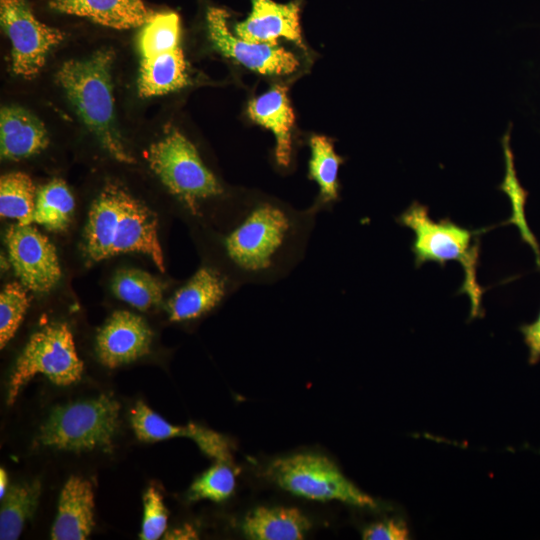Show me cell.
<instances>
[{
    "instance_id": "obj_2",
    "label": "cell",
    "mask_w": 540,
    "mask_h": 540,
    "mask_svg": "<svg viewBox=\"0 0 540 540\" xmlns=\"http://www.w3.org/2000/svg\"><path fill=\"white\" fill-rule=\"evenodd\" d=\"M82 249L90 263L121 253H142L165 271L157 214L114 183L107 184L91 204Z\"/></svg>"
},
{
    "instance_id": "obj_12",
    "label": "cell",
    "mask_w": 540,
    "mask_h": 540,
    "mask_svg": "<svg viewBox=\"0 0 540 540\" xmlns=\"http://www.w3.org/2000/svg\"><path fill=\"white\" fill-rule=\"evenodd\" d=\"M153 332L144 319L128 311L114 312L96 337L99 361L116 368L148 354Z\"/></svg>"
},
{
    "instance_id": "obj_31",
    "label": "cell",
    "mask_w": 540,
    "mask_h": 540,
    "mask_svg": "<svg viewBox=\"0 0 540 540\" xmlns=\"http://www.w3.org/2000/svg\"><path fill=\"white\" fill-rule=\"evenodd\" d=\"M144 516L139 534L142 540H157L167 529L168 510L161 494L153 487L143 495Z\"/></svg>"
},
{
    "instance_id": "obj_22",
    "label": "cell",
    "mask_w": 540,
    "mask_h": 540,
    "mask_svg": "<svg viewBox=\"0 0 540 540\" xmlns=\"http://www.w3.org/2000/svg\"><path fill=\"white\" fill-rule=\"evenodd\" d=\"M41 493L39 480L22 482L8 488L0 510V539H17L25 522L34 514Z\"/></svg>"
},
{
    "instance_id": "obj_34",
    "label": "cell",
    "mask_w": 540,
    "mask_h": 540,
    "mask_svg": "<svg viewBox=\"0 0 540 540\" xmlns=\"http://www.w3.org/2000/svg\"><path fill=\"white\" fill-rule=\"evenodd\" d=\"M520 331L529 349V363L536 364L540 360V312L534 322L522 325Z\"/></svg>"
},
{
    "instance_id": "obj_13",
    "label": "cell",
    "mask_w": 540,
    "mask_h": 540,
    "mask_svg": "<svg viewBox=\"0 0 540 540\" xmlns=\"http://www.w3.org/2000/svg\"><path fill=\"white\" fill-rule=\"evenodd\" d=\"M237 282L221 269L203 265L183 284L166 303L171 322L201 318L215 309Z\"/></svg>"
},
{
    "instance_id": "obj_32",
    "label": "cell",
    "mask_w": 540,
    "mask_h": 540,
    "mask_svg": "<svg viewBox=\"0 0 540 540\" xmlns=\"http://www.w3.org/2000/svg\"><path fill=\"white\" fill-rule=\"evenodd\" d=\"M189 437L199 449L216 461H231V450L228 439L222 434L195 423H188Z\"/></svg>"
},
{
    "instance_id": "obj_27",
    "label": "cell",
    "mask_w": 540,
    "mask_h": 540,
    "mask_svg": "<svg viewBox=\"0 0 540 540\" xmlns=\"http://www.w3.org/2000/svg\"><path fill=\"white\" fill-rule=\"evenodd\" d=\"M179 43L180 19L174 12L152 14L138 37L141 58L173 50Z\"/></svg>"
},
{
    "instance_id": "obj_17",
    "label": "cell",
    "mask_w": 540,
    "mask_h": 540,
    "mask_svg": "<svg viewBox=\"0 0 540 540\" xmlns=\"http://www.w3.org/2000/svg\"><path fill=\"white\" fill-rule=\"evenodd\" d=\"M49 143L44 124L28 110L2 107L0 113V153L5 160H21L43 151Z\"/></svg>"
},
{
    "instance_id": "obj_35",
    "label": "cell",
    "mask_w": 540,
    "mask_h": 540,
    "mask_svg": "<svg viewBox=\"0 0 540 540\" xmlns=\"http://www.w3.org/2000/svg\"><path fill=\"white\" fill-rule=\"evenodd\" d=\"M196 532L192 527L186 526L179 529H174L172 532L166 534V539H192L196 538Z\"/></svg>"
},
{
    "instance_id": "obj_18",
    "label": "cell",
    "mask_w": 540,
    "mask_h": 540,
    "mask_svg": "<svg viewBox=\"0 0 540 540\" xmlns=\"http://www.w3.org/2000/svg\"><path fill=\"white\" fill-rule=\"evenodd\" d=\"M49 6L115 29L142 27L152 15L142 0H51Z\"/></svg>"
},
{
    "instance_id": "obj_9",
    "label": "cell",
    "mask_w": 540,
    "mask_h": 540,
    "mask_svg": "<svg viewBox=\"0 0 540 540\" xmlns=\"http://www.w3.org/2000/svg\"><path fill=\"white\" fill-rule=\"evenodd\" d=\"M0 22L11 43L12 71L30 79L64 33L39 21L25 0H0Z\"/></svg>"
},
{
    "instance_id": "obj_1",
    "label": "cell",
    "mask_w": 540,
    "mask_h": 540,
    "mask_svg": "<svg viewBox=\"0 0 540 540\" xmlns=\"http://www.w3.org/2000/svg\"><path fill=\"white\" fill-rule=\"evenodd\" d=\"M319 210L272 199L247 200L222 237L228 274L241 284H271L303 259Z\"/></svg>"
},
{
    "instance_id": "obj_16",
    "label": "cell",
    "mask_w": 540,
    "mask_h": 540,
    "mask_svg": "<svg viewBox=\"0 0 540 540\" xmlns=\"http://www.w3.org/2000/svg\"><path fill=\"white\" fill-rule=\"evenodd\" d=\"M248 116L259 125L269 129L275 137V160L278 166L287 168L292 161V128L294 112L287 95V88L275 85L264 94L252 99L247 107Z\"/></svg>"
},
{
    "instance_id": "obj_26",
    "label": "cell",
    "mask_w": 540,
    "mask_h": 540,
    "mask_svg": "<svg viewBox=\"0 0 540 540\" xmlns=\"http://www.w3.org/2000/svg\"><path fill=\"white\" fill-rule=\"evenodd\" d=\"M37 190L31 178L22 172H12L0 179V215L29 225L35 209Z\"/></svg>"
},
{
    "instance_id": "obj_8",
    "label": "cell",
    "mask_w": 540,
    "mask_h": 540,
    "mask_svg": "<svg viewBox=\"0 0 540 540\" xmlns=\"http://www.w3.org/2000/svg\"><path fill=\"white\" fill-rule=\"evenodd\" d=\"M82 372L83 362L68 325L49 324L30 337L18 357L8 382L7 404L13 405L21 389L38 374L55 385L69 386L80 381Z\"/></svg>"
},
{
    "instance_id": "obj_36",
    "label": "cell",
    "mask_w": 540,
    "mask_h": 540,
    "mask_svg": "<svg viewBox=\"0 0 540 540\" xmlns=\"http://www.w3.org/2000/svg\"><path fill=\"white\" fill-rule=\"evenodd\" d=\"M8 490V476L4 468H0V498L3 499Z\"/></svg>"
},
{
    "instance_id": "obj_29",
    "label": "cell",
    "mask_w": 540,
    "mask_h": 540,
    "mask_svg": "<svg viewBox=\"0 0 540 540\" xmlns=\"http://www.w3.org/2000/svg\"><path fill=\"white\" fill-rule=\"evenodd\" d=\"M131 424L139 441L157 442L174 437H189V426L173 425L138 401L131 410Z\"/></svg>"
},
{
    "instance_id": "obj_4",
    "label": "cell",
    "mask_w": 540,
    "mask_h": 540,
    "mask_svg": "<svg viewBox=\"0 0 540 540\" xmlns=\"http://www.w3.org/2000/svg\"><path fill=\"white\" fill-rule=\"evenodd\" d=\"M397 222L410 228L415 238L411 250L416 267L426 262L441 267L449 261H458L464 270V281L459 293L467 294L471 301V318L482 315L481 299L485 291L476 280L480 244L478 235L484 230L464 228L449 218L434 221L428 208L417 201L403 211Z\"/></svg>"
},
{
    "instance_id": "obj_20",
    "label": "cell",
    "mask_w": 540,
    "mask_h": 540,
    "mask_svg": "<svg viewBox=\"0 0 540 540\" xmlns=\"http://www.w3.org/2000/svg\"><path fill=\"white\" fill-rule=\"evenodd\" d=\"M188 84L187 64L181 47L142 57L138 79L141 97H153L177 91Z\"/></svg>"
},
{
    "instance_id": "obj_19",
    "label": "cell",
    "mask_w": 540,
    "mask_h": 540,
    "mask_svg": "<svg viewBox=\"0 0 540 540\" xmlns=\"http://www.w3.org/2000/svg\"><path fill=\"white\" fill-rule=\"evenodd\" d=\"M311 520L294 507L259 506L244 517L241 529L253 540H300L311 529Z\"/></svg>"
},
{
    "instance_id": "obj_28",
    "label": "cell",
    "mask_w": 540,
    "mask_h": 540,
    "mask_svg": "<svg viewBox=\"0 0 540 540\" xmlns=\"http://www.w3.org/2000/svg\"><path fill=\"white\" fill-rule=\"evenodd\" d=\"M235 485L234 470L228 462L217 461L195 479L189 488L187 498L192 502L203 499L223 502L232 495Z\"/></svg>"
},
{
    "instance_id": "obj_21",
    "label": "cell",
    "mask_w": 540,
    "mask_h": 540,
    "mask_svg": "<svg viewBox=\"0 0 540 540\" xmlns=\"http://www.w3.org/2000/svg\"><path fill=\"white\" fill-rule=\"evenodd\" d=\"M309 145L311 154L308 164V177L319 188L313 206L321 211L333 206L339 199L340 183L338 173L344 158L336 153L333 141L326 136L313 135L310 138Z\"/></svg>"
},
{
    "instance_id": "obj_14",
    "label": "cell",
    "mask_w": 540,
    "mask_h": 540,
    "mask_svg": "<svg viewBox=\"0 0 540 540\" xmlns=\"http://www.w3.org/2000/svg\"><path fill=\"white\" fill-rule=\"evenodd\" d=\"M237 36L253 42L277 43L279 38L303 44L300 26V5L273 0H251L248 17L235 26Z\"/></svg>"
},
{
    "instance_id": "obj_6",
    "label": "cell",
    "mask_w": 540,
    "mask_h": 540,
    "mask_svg": "<svg viewBox=\"0 0 540 540\" xmlns=\"http://www.w3.org/2000/svg\"><path fill=\"white\" fill-rule=\"evenodd\" d=\"M119 402L110 395L55 407L40 427L37 442L57 450H108L119 429Z\"/></svg>"
},
{
    "instance_id": "obj_30",
    "label": "cell",
    "mask_w": 540,
    "mask_h": 540,
    "mask_svg": "<svg viewBox=\"0 0 540 540\" xmlns=\"http://www.w3.org/2000/svg\"><path fill=\"white\" fill-rule=\"evenodd\" d=\"M29 307L26 288L12 282L0 293V348L3 349L14 337Z\"/></svg>"
},
{
    "instance_id": "obj_15",
    "label": "cell",
    "mask_w": 540,
    "mask_h": 540,
    "mask_svg": "<svg viewBox=\"0 0 540 540\" xmlns=\"http://www.w3.org/2000/svg\"><path fill=\"white\" fill-rule=\"evenodd\" d=\"M94 492L90 481L71 476L63 486L52 526L53 540H84L94 525Z\"/></svg>"
},
{
    "instance_id": "obj_11",
    "label": "cell",
    "mask_w": 540,
    "mask_h": 540,
    "mask_svg": "<svg viewBox=\"0 0 540 540\" xmlns=\"http://www.w3.org/2000/svg\"><path fill=\"white\" fill-rule=\"evenodd\" d=\"M207 27L213 46L224 56L244 67L265 75L289 74L298 67V60L291 52L277 43L253 42L230 32L228 13L220 8H209Z\"/></svg>"
},
{
    "instance_id": "obj_7",
    "label": "cell",
    "mask_w": 540,
    "mask_h": 540,
    "mask_svg": "<svg viewBox=\"0 0 540 540\" xmlns=\"http://www.w3.org/2000/svg\"><path fill=\"white\" fill-rule=\"evenodd\" d=\"M265 475L281 489L305 499L335 500L362 508L378 505L324 455L298 453L277 458L267 466Z\"/></svg>"
},
{
    "instance_id": "obj_25",
    "label": "cell",
    "mask_w": 540,
    "mask_h": 540,
    "mask_svg": "<svg viewBox=\"0 0 540 540\" xmlns=\"http://www.w3.org/2000/svg\"><path fill=\"white\" fill-rule=\"evenodd\" d=\"M111 286L117 298L141 311L158 306L165 289L157 277L135 268L119 270Z\"/></svg>"
},
{
    "instance_id": "obj_10",
    "label": "cell",
    "mask_w": 540,
    "mask_h": 540,
    "mask_svg": "<svg viewBox=\"0 0 540 540\" xmlns=\"http://www.w3.org/2000/svg\"><path fill=\"white\" fill-rule=\"evenodd\" d=\"M5 244L10 264L21 284L31 291L46 293L61 278L54 245L34 226L19 223L9 226Z\"/></svg>"
},
{
    "instance_id": "obj_23",
    "label": "cell",
    "mask_w": 540,
    "mask_h": 540,
    "mask_svg": "<svg viewBox=\"0 0 540 540\" xmlns=\"http://www.w3.org/2000/svg\"><path fill=\"white\" fill-rule=\"evenodd\" d=\"M75 208L74 198L61 179H53L37 190L32 222L49 231H64L70 224Z\"/></svg>"
},
{
    "instance_id": "obj_24",
    "label": "cell",
    "mask_w": 540,
    "mask_h": 540,
    "mask_svg": "<svg viewBox=\"0 0 540 540\" xmlns=\"http://www.w3.org/2000/svg\"><path fill=\"white\" fill-rule=\"evenodd\" d=\"M511 129L512 123H509L501 139L506 168L504 179L498 189L509 197L512 207V215L504 224H513L518 227L522 240L534 251L537 265L540 268V247L525 218L524 206L529 192L522 187L516 175L514 155L510 146Z\"/></svg>"
},
{
    "instance_id": "obj_33",
    "label": "cell",
    "mask_w": 540,
    "mask_h": 540,
    "mask_svg": "<svg viewBox=\"0 0 540 540\" xmlns=\"http://www.w3.org/2000/svg\"><path fill=\"white\" fill-rule=\"evenodd\" d=\"M362 538L365 540H405L409 538V531L404 521L388 519L365 527Z\"/></svg>"
},
{
    "instance_id": "obj_5",
    "label": "cell",
    "mask_w": 540,
    "mask_h": 540,
    "mask_svg": "<svg viewBox=\"0 0 540 540\" xmlns=\"http://www.w3.org/2000/svg\"><path fill=\"white\" fill-rule=\"evenodd\" d=\"M147 160L162 184L191 216L200 217L206 202L225 194L196 146L175 129L150 146Z\"/></svg>"
},
{
    "instance_id": "obj_3",
    "label": "cell",
    "mask_w": 540,
    "mask_h": 540,
    "mask_svg": "<svg viewBox=\"0 0 540 540\" xmlns=\"http://www.w3.org/2000/svg\"><path fill=\"white\" fill-rule=\"evenodd\" d=\"M115 54L101 49L81 60H69L56 74L59 85L87 128L116 160L133 162L115 121L111 69Z\"/></svg>"
}]
</instances>
